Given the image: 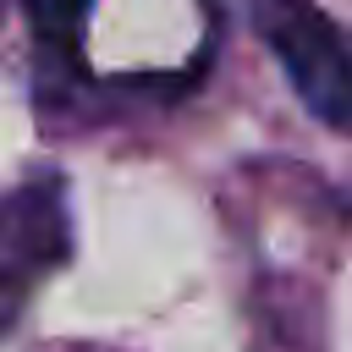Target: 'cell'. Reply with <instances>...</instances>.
Instances as JSON below:
<instances>
[{
  "mask_svg": "<svg viewBox=\"0 0 352 352\" xmlns=\"http://www.w3.org/2000/svg\"><path fill=\"white\" fill-rule=\"evenodd\" d=\"M258 28L308 110L352 132V38L308 0H258Z\"/></svg>",
  "mask_w": 352,
  "mask_h": 352,
  "instance_id": "6da1fadb",
  "label": "cell"
},
{
  "mask_svg": "<svg viewBox=\"0 0 352 352\" xmlns=\"http://www.w3.org/2000/svg\"><path fill=\"white\" fill-rule=\"evenodd\" d=\"M66 253V204L55 182H33L0 198V336L22 314L28 292Z\"/></svg>",
  "mask_w": 352,
  "mask_h": 352,
  "instance_id": "7a4b0ae2",
  "label": "cell"
}]
</instances>
